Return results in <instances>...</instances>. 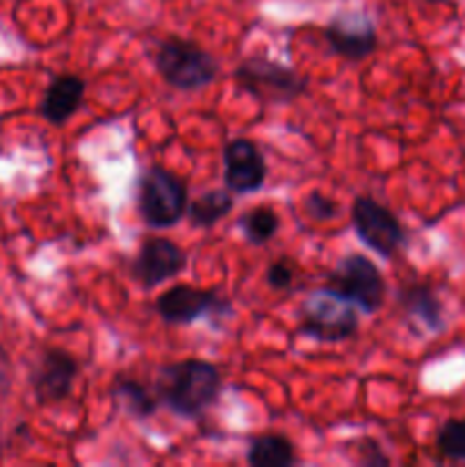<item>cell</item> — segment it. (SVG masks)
Listing matches in <instances>:
<instances>
[{
    "label": "cell",
    "instance_id": "ffe728a7",
    "mask_svg": "<svg viewBox=\"0 0 465 467\" xmlns=\"http://www.w3.org/2000/svg\"><path fill=\"white\" fill-rule=\"evenodd\" d=\"M304 210L308 217L317 219V222H331V219L340 217V205H337V201L322 194V192H310L304 199Z\"/></svg>",
    "mask_w": 465,
    "mask_h": 467
},
{
    "label": "cell",
    "instance_id": "44dd1931",
    "mask_svg": "<svg viewBox=\"0 0 465 467\" xmlns=\"http://www.w3.org/2000/svg\"><path fill=\"white\" fill-rule=\"evenodd\" d=\"M264 281H267V285L276 292L290 290L292 283H294V265L287 258L274 260V263H269Z\"/></svg>",
    "mask_w": 465,
    "mask_h": 467
},
{
    "label": "cell",
    "instance_id": "7c38bea8",
    "mask_svg": "<svg viewBox=\"0 0 465 467\" xmlns=\"http://www.w3.org/2000/svg\"><path fill=\"white\" fill-rule=\"evenodd\" d=\"M223 182L232 194H253L267 182V162L255 141L231 140L223 149Z\"/></svg>",
    "mask_w": 465,
    "mask_h": 467
},
{
    "label": "cell",
    "instance_id": "ac0fdd59",
    "mask_svg": "<svg viewBox=\"0 0 465 467\" xmlns=\"http://www.w3.org/2000/svg\"><path fill=\"white\" fill-rule=\"evenodd\" d=\"M242 235L251 246H264L281 228V219L269 205H255L237 219Z\"/></svg>",
    "mask_w": 465,
    "mask_h": 467
},
{
    "label": "cell",
    "instance_id": "9a60e30c",
    "mask_svg": "<svg viewBox=\"0 0 465 467\" xmlns=\"http://www.w3.org/2000/svg\"><path fill=\"white\" fill-rule=\"evenodd\" d=\"M296 451L290 438L281 433H263L251 438L246 447V463L251 467H290L296 463Z\"/></svg>",
    "mask_w": 465,
    "mask_h": 467
},
{
    "label": "cell",
    "instance_id": "4fadbf2b",
    "mask_svg": "<svg viewBox=\"0 0 465 467\" xmlns=\"http://www.w3.org/2000/svg\"><path fill=\"white\" fill-rule=\"evenodd\" d=\"M397 306L418 333H440L445 328V306L427 283H410L397 292Z\"/></svg>",
    "mask_w": 465,
    "mask_h": 467
},
{
    "label": "cell",
    "instance_id": "9c48e42d",
    "mask_svg": "<svg viewBox=\"0 0 465 467\" xmlns=\"http://www.w3.org/2000/svg\"><path fill=\"white\" fill-rule=\"evenodd\" d=\"M324 39L337 57L363 62L378 48L377 23L365 12H340L324 27Z\"/></svg>",
    "mask_w": 465,
    "mask_h": 467
},
{
    "label": "cell",
    "instance_id": "30bf717a",
    "mask_svg": "<svg viewBox=\"0 0 465 467\" xmlns=\"http://www.w3.org/2000/svg\"><path fill=\"white\" fill-rule=\"evenodd\" d=\"M80 377V363L76 356L67 349L50 347L36 360V368L32 369V392L39 404H59L73 395L76 379Z\"/></svg>",
    "mask_w": 465,
    "mask_h": 467
},
{
    "label": "cell",
    "instance_id": "7402d4cb",
    "mask_svg": "<svg viewBox=\"0 0 465 467\" xmlns=\"http://www.w3.org/2000/svg\"><path fill=\"white\" fill-rule=\"evenodd\" d=\"M356 451H358V456H356V463L358 465H367V467L390 465V459L383 454L381 445L374 442L372 438H363V441H358V450Z\"/></svg>",
    "mask_w": 465,
    "mask_h": 467
},
{
    "label": "cell",
    "instance_id": "5b68a950",
    "mask_svg": "<svg viewBox=\"0 0 465 467\" xmlns=\"http://www.w3.org/2000/svg\"><path fill=\"white\" fill-rule=\"evenodd\" d=\"M358 308L328 287L308 295L301 306L299 331L315 342H345L358 333Z\"/></svg>",
    "mask_w": 465,
    "mask_h": 467
},
{
    "label": "cell",
    "instance_id": "8992f818",
    "mask_svg": "<svg viewBox=\"0 0 465 467\" xmlns=\"http://www.w3.org/2000/svg\"><path fill=\"white\" fill-rule=\"evenodd\" d=\"M324 287L354 304L363 315L378 313L386 301V278L381 269L363 254L345 255L326 276Z\"/></svg>",
    "mask_w": 465,
    "mask_h": 467
},
{
    "label": "cell",
    "instance_id": "277c9868",
    "mask_svg": "<svg viewBox=\"0 0 465 467\" xmlns=\"http://www.w3.org/2000/svg\"><path fill=\"white\" fill-rule=\"evenodd\" d=\"M190 192L185 181L169 169L153 164L146 169L137 182V213L141 222L155 231H167L176 226L187 214Z\"/></svg>",
    "mask_w": 465,
    "mask_h": 467
},
{
    "label": "cell",
    "instance_id": "8fae6325",
    "mask_svg": "<svg viewBox=\"0 0 465 467\" xmlns=\"http://www.w3.org/2000/svg\"><path fill=\"white\" fill-rule=\"evenodd\" d=\"M187 254L169 237H149L132 260V276L144 290L164 285L185 272Z\"/></svg>",
    "mask_w": 465,
    "mask_h": 467
},
{
    "label": "cell",
    "instance_id": "2e32d148",
    "mask_svg": "<svg viewBox=\"0 0 465 467\" xmlns=\"http://www.w3.org/2000/svg\"><path fill=\"white\" fill-rule=\"evenodd\" d=\"M232 208H235V199H232L231 190H208L190 201L185 217L191 228L208 231V228L217 226L222 219H226Z\"/></svg>",
    "mask_w": 465,
    "mask_h": 467
},
{
    "label": "cell",
    "instance_id": "d6986e66",
    "mask_svg": "<svg viewBox=\"0 0 465 467\" xmlns=\"http://www.w3.org/2000/svg\"><path fill=\"white\" fill-rule=\"evenodd\" d=\"M436 447L451 461H465V420H447L436 436Z\"/></svg>",
    "mask_w": 465,
    "mask_h": 467
},
{
    "label": "cell",
    "instance_id": "52a82bcc",
    "mask_svg": "<svg viewBox=\"0 0 465 467\" xmlns=\"http://www.w3.org/2000/svg\"><path fill=\"white\" fill-rule=\"evenodd\" d=\"M351 223L358 240L386 260H390L406 242L399 219L372 196H356L351 203Z\"/></svg>",
    "mask_w": 465,
    "mask_h": 467
},
{
    "label": "cell",
    "instance_id": "6da1fadb",
    "mask_svg": "<svg viewBox=\"0 0 465 467\" xmlns=\"http://www.w3.org/2000/svg\"><path fill=\"white\" fill-rule=\"evenodd\" d=\"M153 392L162 406L182 420L203 418L222 392V372L214 363L185 358L158 369Z\"/></svg>",
    "mask_w": 465,
    "mask_h": 467
},
{
    "label": "cell",
    "instance_id": "3957f363",
    "mask_svg": "<svg viewBox=\"0 0 465 467\" xmlns=\"http://www.w3.org/2000/svg\"><path fill=\"white\" fill-rule=\"evenodd\" d=\"M155 68L169 87L196 91L212 85L219 76V62L201 44L182 36H169L155 46Z\"/></svg>",
    "mask_w": 465,
    "mask_h": 467
},
{
    "label": "cell",
    "instance_id": "7a4b0ae2",
    "mask_svg": "<svg viewBox=\"0 0 465 467\" xmlns=\"http://www.w3.org/2000/svg\"><path fill=\"white\" fill-rule=\"evenodd\" d=\"M232 80L244 94L263 105L292 103L308 89V80L299 71L267 55H249L242 59Z\"/></svg>",
    "mask_w": 465,
    "mask_h": 467
},
{
    "label": "cell",
    "instance_id": "5bb4252c",
    "mask_svg": "<svg viewBox=\"0 0 465 467\" xmlns=\"http://www.w3.org/2000/svg\"><path fill=\"white\" fill-rule=\"evenodd\" d=\"M85 91V78L76 76V73L55 76L53 80L48 82V87H46L44 99H41V117H44L50 126H64V123L82 108Z\"/></svg>",
    "mask_w": 465,
    "mask_h": 467
},
{
    "label": "cell",
    "instance_id": "e0dca14e",
    "mask_svg": "<svg viewBox=\"0 0 465 467\" xmlns=\"http://www.w3.org/2000/svg\"><path fill=\"white\" fill-rule=\"evenodd\" d=\"M112 397L121 406L123 413L135 420H150L158 413L160 401L155 392L141 386L140 381H132V379H117L112 388Z\"/></svg>",
    "mask_w": 465,
    "mask_h": 467
},
{
    "label": "cell",
    "instance_id": "ba28073f",
    "mask_svg": "<svg viewBox=\"0 0 465 467\" xmlns=\"http://www.w3.org/2000/svg\"><path fill=\"white\" fill-rule=\"evenodd\" d=\"M155 313L167 324L190 327L196 319L203 317H228L232 313V306L219 292L201 290V287L181 283V285L164 290L155 299Z\"/></svg>",
    "mask_w": 465,
    "mask_h": 467
}]
</instances>
